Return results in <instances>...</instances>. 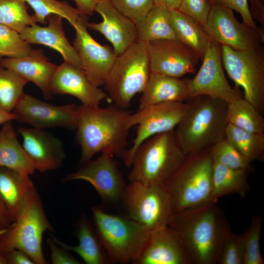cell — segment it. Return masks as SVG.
I'll use <instances>...</instances> for the list:
<instances>
[{
	"label": "cell",
	"mask_w": 264,
	"mask_h": 264,
	"mask_svg": "<svg viewBox=\"0 0 264 264\" xmlns=\"http://www.w3.org/2000/svg\"><path fill=\"white\" fill-rule=\"evenodd\" d=\"M168 226L179 239L191 264H218L232 232L216 203L173 213Z\"/></svg>",
	"instance_id": "1"
},
{
	"label": "cell",
	"mask_w": 264,
	"mask_h": 264,
	"mask_svg": "<svg viewBox=\"0 0 264 264\" xmlns=\"http://www.w3.org/2000/svg\"><path fill=\"white\" fill-rule=\"evenodd\" d=\"M131 114L115 105L78 106L76 137L81 150V162H88L99 153L122 158L128 149Z\"/></svg>",
	"instance_id": "2"
},
{
	"label": "cell",
	"mask_w": 264,
	"mask_h": 264,
	"mask_svg": "<svg viewBox=\"0 0 264 264\" xmlns=\"http://www.w3.org/2000/svg\"><path fill=\"white\" fill-rule=\"evenodd\" d=\"M187 108L174 132L187 154L210 149L224 137L227 103L205 95L186 101Z\"/></svg>",
	"instance_id": "3"
},
{
	"label": "cell",
	"mask_w": 264,
	"mask_h": 264,
	"mask_svg": "<svg viewBox=\"0 0 264 264\" xmlns=\"http://www.w3.org/2000/svg\"><path fill=\"white\" fill-rule=\"evenodd\" d=\"M187 155L178 142L174 130L155 135L143 142L136 150L128 178L130 182L163 185L179 169Z\"/></svg>",
	"instance_id": "4"
},
{
	"label": "cell",
	"mask_w": 264,
	"mask_h": 264,
	"mask_svg": "<svg viewBox=\"0 0 264 264\" xmlns=\"http://www.w3.org/2000/svg\"><path fill=\"white\" fill-rule=\"evenodd\" d=\"M213 168L210 149L187 155L163 185L169 195L173 213L212 203Z\"/></svg>",
	"instance_id": "5"
},
{
	"label": "cell",
	"mask_w": 264,
	"mask_h": 264,
	"mask_svg": "<svg viewBox=\"0 0 264 264\" xmlns=\"http://www.w3.org/2000/svg\"><path fill=\"white\" fill-rule=\"evenodd\" d=\"M46 231L54 232L34 185L27 193L15 220L0 234V250L17 249L24 252L35 264H46L42 240Z\"/></svg>",
	"instance_id": "6"
},
{
	"label": "cell",
	"mask_w": 264,
	"mask_h": 264,
	"mask_svg": "<svg viewBox=\"0 0 264 264\" xmlns=\"http://www.w3.org/2000/svg\"><path fill=\"white\" fill-rule=\"evenodd\" d=\"M94 227L111 263L125 264L137 258L150 232L127 216L110 214L91 207Z\"/></svg>",
	"instance_id": "7"
},
{
	"label": "cell",
	"mask_w": 264,
	"mask_h": 264,
	"mask_svg": "<svg viewBox=\"0 0 264 264\" xmlns=\"http://www.w3.org/2000/svg\"><path fill=\"white\" fill-rule=\"evenodd\" d=\"M151 70L147 43L136 41L117 56L104 86L115 105L127 109L145 89Z\"/></svg>",
	"instance_id": "8"
},
{
	"label": "cell",
	"mask_w": 264,
	"mask_h": 264,
	"mask_svg": "<svg viewBox=\"0 0 264 264\" xmlns=\"http://www.w3.org/2000/svg\"><path fill=\"white\" fill-rule=\"evenodd\" d=\"M121 201L126 216L150 232L168 226L173 214L169 195L163 185L130 182Z\"/></svg>",
	"instance_id": "9"
},
{
	"label": "cell",
	"mask_w": 264,
	"mask_h": 264,
	"mask_svg": "<svg viewBox=\"0 0 264 264\" xmlns=\"http://www.w3.org/2000/svg\"><path fill=\"white\" fill-rule=\"evenodd\" d=\"M222 65L243 98L262 114L264 112V51L262 45L245 50L221 45Z\"/></svg>",
	"instance_id": "10"
},
{
	"label": "cell",
	"mask_w": 264,
	"mask_h": 264,
	"mask_svg": "<svg viewBox=\"0 0 264 264\" xmlns=\"http://www.w3.org/2000/svg\"><path fill=\"white\" fill-rule=\"evenodd\" d=\"M187 103L172 102L154 105L131 114V128L136 125V134L132 146L122 157L130 167L133 155L145 140L155 135L173 131L180 121L187 108Z\"/></svg>",
	"instance_id": "11"
},
{
	"label": "cell",
	"mask_w": 264,
	"mask_h": 264,
	"mask_svg": "<svg viewBox=\"0 0 264 264\" xmlns=\"http://www.w3.org/2000/svg\"><path fill=\"white\" fill-rule=\"evenodd\" d=\"M203 27L213 41L236 50L253 48L264 41L263 30L240 22L232 9L219 5L211 6Z\"/></svg>",
	"instance_id": "12"
},
{
	"label": "cell",
	"mask_w": 264,
	"mask_h": 264,
	"mask_svg": "<svg viewBox=\"0 0 264 264\" xmlns=\"http://www.w3.org/2000/svg\"><path fill=\"white\" fill-rule=\"evenodd\" d=\"M202 59L195 77L188 79L191 98L205 95L228 103L242 97L241 91L230 86L224 74L220 44L212 40Z\"/></svg>",
	"instance_id": "13"
},
{
	"label": "cell",
	"mask_w": 264,
	"mask_h": 264,
	"mask_svg": "<svg viewBox=\"0 0 264 264\" xmlns=\"http://www.w3.org/2000/svg\"><path fill=\"white\" fill-rule=\"evenodd\" d=\"M81 180L87 181L106 202L116 203L121 199L127 184L118 167V162L110 154L101 153L76 172L65 176L64 182Z\"/></svg>",
	"instance_id": "14"
},
{
	"label": "cell",
	"mask_w": 264,
	"mask_h": 264,
	"mask_svg": "<svg viewBox=\"0 0 264 264\" xmlns=\"http://www.w3.org/2000/svg\"><path fill=\"white\" fill-rule=\"evenodd\" d=\"M88 16L81 15L74 27L76 31L73 47L82 68L96 86L104 85L117 55L109 45L96 42L88 31Z\"/></svg>",
	"instance_id": "15"
},
{
	"label": "cell",
	"mask_w": 264,
	"mask_h": 264,
	"mask_svg": "<svg viewBox=\"0 0 264 264\" xmlns=\"http://www.w3.org/2000/svg\"><path fill=\"white\" fill-rule=\"evenodd\" d=\"M78 106L74 104L54 105L24 93L12 112L18 122L32 127L76 130Z\"/></svg>",
	"instance_id": "16"
},
{
	"label": "cell",
	"mask_w": 264,
	"mask_h": 264,
	"mask_svg": "<svg viewBox=\"0 0 264 264\" xmlns=\"http://www.w3.org/2000/svg\"><path fill=\"white\" fill-rule=\"evenodd\" d=\"M151 72L180 78L194 73L201 59L192 48L177 40L147 43Z\"/></svg>",
	"instance_id": "17"
},
{
	"label": "cell",
	"mask_w": 264,
	"mask_h": 264,
	"mask_svg": "<svg viewBox=\"0 0 264 264\" xmlns=\"http://www.w3.org/2000/svg\"><path fill=\"white\" fill-rule=\"evenodd\" d=\"M49 88L51 94L71 95L87 106H99L101 102L109 98L107 92L90 81L82 69L65 61L57 66Z\"/></svg>",
	"instance_id": "18"
},
{
	"label": "cell",
	"mask_w": 264,
	"mask_h": 264,
	"mask_svg": "<svg viewBox=\"0 0 264 264\" xmlns=\"http://www.w3.org/2000/svg\"><path fill=\"white\" fill-rule=\"evenodd\" d=\"M22 146L36 170L41 173L59 168L66 158L61 141L44 129L20 128Z\"/></svg>",
	"instance_id": "19"
},
{
	"label": "cell",
	"mask_w": 264,
	"mask_h": 264,
	"mask_svg": "<svg viewBox=\"0 0 264 264\" xmlns=\"http://www.w3.org/2000/svg\"><path fill=\"white\" fill-rule=\"evenodd\" d=\"M94 11L103 21L87 23L88 28L102 34L112 45L117 56L122 53L137 40L135 24L119 12L110 0H100Z\"/></svg>",
	"instance_id": "20"
},
{
	"label": "cell",
	"mask_w": 264,
	"mask_h": 264,
	"mask_svg": "<svg viewBox=\"0 0 264 264\" xmlns=\"http://www.w3.org/2000/svg\"><path fill=\"white\" fill-rule=\"evenodd\" d=\"M135 264H191L179 239L168 226L150 233Z\"/></svg>",
	"instance_id": "21"
},
{
	"label": "cell",
	"mask_w": 264,
	"mask_h": 264,
	"mask_svg": "<svg viewBox=\"0 0 264 264\" xmlns=\"http://www.w3.org/2000/svg\"><path fill=\"white\" fill-rule=\"evenodd\" d=\"M62 19L58 15H49L46 18L47 25L34 24L25 28L21 36L29 44H43L57 51L65 62L82 69L77 51L65 35Z\"/></svg>",
	"instance_id": "22"
},
{
	"label": "cell",
	"mask_w": 264,
	"mask_h": 264,
	"mask_svg": "<svg viewBox=\"0 0 264 264\" xmlns=\"http://www.w3.org/2000/svg\"><path fill=\"white\" fill-rule=\"evenodd\" d=\"M0 66L10 69L36 85L46 99L51 94L49 86L57 66L50 62L41 49L19 58H0Z\"/></svg>",
	"instance_id": "23"
},
{
	"label": "cell",
	"mask_w": 264,
	"mask_h": 264,
	"mask_svg": "<svg viewBox=\"0 0 264 264\" xmlns=\"http://www.w3.org/2000/svg\"><path fill=\"white\" fill-rule=\"evenodd\" d=\"M190 98L188 79H180L151 72L142 92L138 110L156 104L185 102Z\"/></svg>",
	"instance_id": "24"
},
{
	"label": "cell",
	"mask_w": 264,
	"mask_h": 264,
	"mask_svg": "<svg viewBox=\"0 0 264 264\" xmlns=\"http://www.w3.org/2000/svg\"><path fill=\"white\" fill-rule=\"evenodd\" d=\"M76 235L78 241V243L76 245L66 244L52 235L51 237L60 246L66 251L76 253L87 264L110 263L94 227L85 215H82L78 222Z\"/></svg>",
	"instance_id": "25"
},
{
	"label": "cell",
	"mask_w": 264,
	"mask_h": 264,
	"mask_svg": "<svg viewBox=\"0 0 264 264\" xmlns=\"http://www.w3.org/2000/svg\"><path fill=\"white\" fill-rule=\"evenodd\" d=\"M0 166L30 176L36 169L17 136L12 121L0 129Z\"/></svg>",
	"instance_id": "26"
},
{
	"label": "cell",
	"mask_w": 264,
	"mask_h": 264,
	"mask_svg": "<svg viewBox=\"0 0 264 264\" xmlns=\"http://www.w3.org/2000/svg\"><path fill=\"white\" fill-rule=\"evenodd\" d=\"M30 176L0 166V198L12 222L29 190L34 186Z\"/></svg>",
	"instance_id": "27"
},
{
	"label": "cell",
	"mask_w": 264,
	"mask_h": 264,
	"mask_svg": "<svg viewBox=\"0 0 264 264\" xmlns=\"http://www.w3.org/2000/svg\"><path fill=\"white\" fill-rule=\"evenodd\" d=\"M249 173L213 162L211 202L216 203L219 198L226 195L246 196L250 190L248 182Z\"/></svg>",
	"instance_id": "28"
},
{
	"label": "cell",
	"mask_w": 264,
	"mask_h": 264,
	"mask_svg": "<svg viewBox=\"0 0 264 264\" xmlns=\"http://www.w3.org/2000/svg\"><path fill=\"white\" fill-rule=\"evenodd\" d=\"M135 25L136 41L148 43L159 40H177L172 24L171 11L167 9L153 6Z\"/></svg>",
	"instance_id": "29"
},
{
	"label": "cell",
	"mask_w": 264,
	"mask_h": 264,
	"mask_svg": "<svg viewBox=\"0 0 264 264\" xmlns=\"http://www.w3.org/2000/svg\"><path fill=\"white\" fill-rule=\"evenodd\" d=\"M173 26L177 40L203 57L212 40L204 27L178 10L171 11Z\"/></svg>",
	"instance_id": "30"
},
{
	"label": "cell",
	"mask_w": 264,
	"mask_h": 264,
	"mask_svg": "<svg viewBox=\"0 0 264 264\" xmlns=\"http://www.w3.org/2000/svg\"><path fill=\"white\" fill-rule=\"evenodd\" d=\"M227 122L241 129L264 134V118L252 104L242 97L228 103Z\"/></svg>",
	"instance_id": "31"
},
{
	"label": "cell",
	"mask_w": 264,
	"mask_h": 264,
	"mask_svg": "<svg viewBox=\"0 0 264 264\" xmlns=\"http://www.w3.org/2000/svg\"><path fill=\"white\" fill-rule=\"evenodd\" d=\"M224 138L251 162L264 160V134L250 132L228 124Z\"/></svg>",
	"instance_id": "32"
},
{
	"label": "cell",
	"mask_w": 264,
	"mask_h": 264,
	"mask_svg": "<svg viewBox=\"0 0 264 264\" xmlns=\"http://www.w3.org/2000/svg\"><path fill=\"white\" fill-rule=\"evenodd\" d=\"M28 82L16 72L0 66V108L12 112L24 94Z\"/></svg>",
	"instance_id": "33"
},
{
	"label": "cell",
	"mask_w": 264,
	"mask_h": 264,
	"mask_svg": "<svg viewBox=\"0 0 264 264\" xmlns=\"http://www.w3.org/2000/svg\"><path fill=\"white\" fill-rule=\"evenodd\" d=\"M34 10L36 22L46 24V18L51 15H56L66 19L74 27L80 17L77 8L65 1L58 0H23Z\"/></svg>",
	"instance_id": "34"
},
{
	"label": "cell",
	"mask_w": 264,
	"mask_h": 264,
	"mask_svg": "<svg viewBox=\"0 0 264 264\" xmlns=\"http://www.w3.org/2000/svg\"><path fill=\"white\" fill-rule=\"evenodd\" d=\"M36 22L34 16L27 12L23 0L0 1V24L21 33L25 28Z\"/></svg>",
	"instance_id": "35"
},
{
	"label": "cell",
	"mask_w": 264,
	"mask_h": 264,
	"mask_svg": "<svg viewBox=\"0 0 264 264\" xmlns=\"http://www.w3.org/2000/svg\"><path fill=\"white\" fill-rule=\"evenodd\" d=\"M213 162L227 167L253 171L251 161L239 153L224 137L210 148Z\"/></svg>",
	"instance_id": "36"
},
{
	"label": "cell",
	"mask_w": 264,
	"mask_h": 264,
	"mask_svg": "<svg viewBox=\"0 0 264 264\" xmlns=\"http://www.w3.org/2000/svg\"><path fill=\"white\" fill-rule=\"evenodd\" d=\"M262 220L260 216L253 217L249 226L240 234L244 253L243 264H264L260 247Z\"/></svg>",
	"instance_id": "37"
},
{
	"label": "cell",
	"mask_w": 264,
	"mask_h": 264,
	"mask_svg": "<svg viewBox=\"0 0 264 264\" xmlns=\"http://www.w3.org/2000/svg\"><path fill=\"white\" fill-rule=\"evenodd\" d=\"M34 49L20 33L0 24V58H19L30 54Z\"/></svg>",
	"instance_id": "38"
},
{
	"label": "cell",
	"mask_w": 264,
	"mask_h": 264,
	"mask_svg": "<svg viewBox=\"0 0 264 264\" xmlns=\"http://www.w3.org/2000/svg\"><path fill=\"white\" fill-rule=\"evenodd\" d=\"M114 7L135 24L140 22L154 6V0H110Z\"/></svg>",
	"instance_id": "39"
},
{
	"label": "cell",
	"mask_w": 264,
	"mask_h": 264,
	"mask_svg": "<svg viewBox=\"0 0 264 264\" xmlns=\"http://www.w3.org/2000/svg\"><path fill=\"white\" fill-rule=\"evenodd\" d=\"M243 261L241 235L231 232L224 243L218 264H243Z\"/></svg>",
	"instance_id": "40"
},
{
	"label": "cell",
	"mask_w": 264,
	"mask_h": 264,
	"mask_svg": "<svg viewBox=\"0 0 264 264\" xmlns=\"http://www.w3.org/2000/svg\"><path fill=\"white\" fill-rule=\"evenodd\" d=\"M211 5L209 0H182L177 9L203 26L205 24Z\"/></svg>",
	"instance_id": "41"
},
{
	"label": "cell",
	"mask_w": 264,
	"mask_h": 264,
	"mask_svg": "<svg viewBox=\"0 0 264 264\" xmlns=\"http://www.w3.org/2000/svg\"><path fill=\"white\" fill-rule=\"evenodd\" d=\"M212 5H219L239 13L242 22L252 28H257L249 11V0H209Z\"/></svg>",
	"instance_id": "42"
},
{
	"label": "cell",
	"mask_w": 264,
	"mask_h": 264,
	"mask_svg": "<svg viewBox=\"0 0 264 264\" xmlns=\"http://www.w3.org/2000/svg\"><path fill=\"white\" fill-rule=\"evenodd\" d=\"M50 251V260L52 264H81L82 263L69 254L66 250L60 246L52 237L47 239Z\"/></svg>",
	"instance_id": "43"
},
{
	"label": "cell",
	"mask_w": 264,
	"mask_h": 264,
	"mask_svg": "<svg viewBox=\"0 0 264 264\" xmlns=\"http://www.w3.org/2000/svg\"><path fill=\"white\" fill-rule=\"evenodd\" d=\"M3 252L8 264H35L30 257L22 250L12 249Z\"/></svg>",
	"instance_id": "44"
},
{
	"label": "cell",
	"mask_w": 264,
	"mask_h": 264,
	"mask_svg": "<svg viewBox=\"0 0 264 264\" xmlns=\"http://www.w3.org/2000/svg\"><path fill=\"white\" fill-rule=\"evenodd\" d=\"M77 9L81 15H92L95 8L100 0H74Z\"/></svg>",
	"instance_id": "45"
},
{
	"label": "cell",
	"mask_w": 264,
	"mask_h": 264,
	"mask_svg": "<svg viewBox=\"0 0 264 264\" xmlns=\"http://www.w3.org/2000/svg\"><path fill=\"white\" fill-rule=\"evenodd\" d=\"M251 1L249 11L252 19L257 21L261 25L264 24V9L261 0H249Z\"/></svg>",
	"instance_id": "46"
},
{
	"label": "cell",
	"mask_w": 264,
	"mask_h": 264,
	"mask_svg": "<svg viewBox=\"0 0 264 264\" xmlns=\"http://www.w3.org/2000/svg\"><path fill=\"white\" fill-rule=\"evenodd\" d=\"M12 222L8 210L0 198V234Z\"/></svg>",
	"instance_id": "47"
},
{
	"label": "cell",
	"mask_w": 264,
	"mask_h": 264,
	"mask_svg": "<svg viewBox=\"0 0 264 264\" xmlns=\"http://www.w3.org/2000/svg\"><path fill=\"white\" fill-rule=\"evenodd\" d=\"M182 0H154V6H157L170 11L177 10Z\"/></svg>",
	"instance_id": "48"
},
{
	"label": "cell",
	"mask_w": 264,
	"mask_h": 264,
	"mask_svg": "<svg viewBox=\"0 0 264 264\" xmlns=\"http://www.w3.org/2000/svg\"><path fill=\"white\" fill-rule=\"evenodd\" d=\"M16 119V116L12 112H6L0 108V125Z\"/></svg>",
	"instance_id": "49"
},
{
	"label": "cell",
	"mask_w": 264,
	"mask_h": 264,
	"mask_svg": "<svg viewBox=\"0 0 264 264\" xmlns=\"http://www.w3.org/2000/svg\"><path fill=\"white\" fill-rule=\"evenodd\" d=\"M0 264H8V262L4 252L1 250H0Z\"/></svg>",
	"instance_id": "50"
},
{
	"label": "cell",
	"mask_w": 264,
	"mask_h": 264,
	"mask_svg": "<svg viewBox=\"0 0 264 264\" xmlns=\"http://www.w3.org/2000/svg\"></svg>",
	"instance_id": "51"
}]
</instances>
